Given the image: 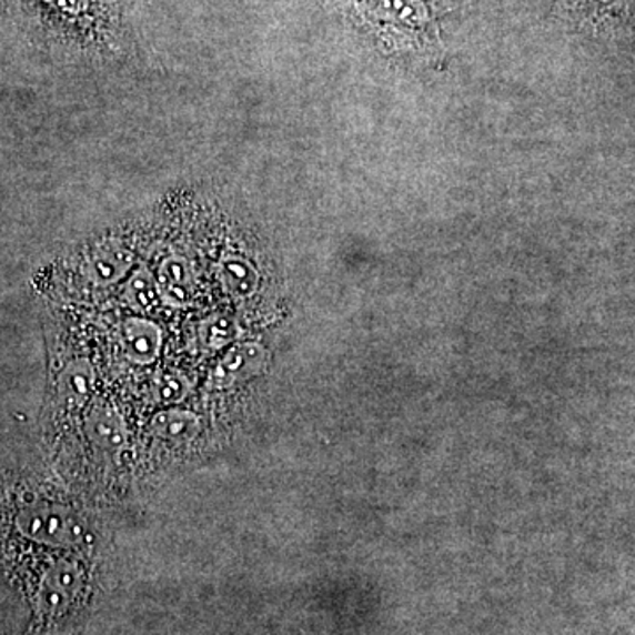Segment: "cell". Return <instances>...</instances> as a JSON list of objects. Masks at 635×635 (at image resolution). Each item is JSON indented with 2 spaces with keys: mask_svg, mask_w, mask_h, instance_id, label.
I'll return each instance as SVG.
<instances>
[{
  "mask_svg": "<svg viewBox=\"0 0 635 635\" xmlns=\"http://www.w3.org/2000/svg\"><path fill=\"white\" fill-rule=\"evenodd\" d=\"M218 275H220L224 290L233 299L244 301V299H251L256 293L258 281H260L258 271L253 263L241 254H224L220 265H218Z\"/></svg>",
  "mask_w": 635,
  "mask_h": 635,
  "instance_id": "30bf717a",
  "label": "cell"
},
{
  "mask_svg": "<svg viewBox=\"0 0 635 635\" xmlns=\"http://www.w3.org/2000/svg\"><path fill=\"white\" fill-rule=\"evenodd\" d=\"M124 301L129 308L140 313H152L161 304V293H159L158 280L154 274L147 269H138L131 274L124 286Z\"/></svg>",
  "mask_w": 635,
  "mask_h": 635,
  "instance_id": "8fae6325",
  "label": "cell"
},
{
  "mask_svg": "<svg viewBox=\"0 0 635 635\" xmlns=\"http://www.w3.org/2000/svg\"><path fill=\"white\" fill-rule=\"evenodd\" d=\"M159 293L167 304L182 308L193 299L196 274L191 263L182 256H170L158 269Z\"/></svg>",
  "mask_w": 635,
  "mask_h": 635,
  "instance_id": "52a82bcc",
  "label": "cell"
},
{
  "mask_svg": "<svg viewBox=\"0 0 635 635\" xmlns=\"http://www.w3.org/2000/svg\"><path fill=\"white\" fill-rule=\"evenodd\" d=\"M190 391L191 380L179 370L161 371L152 383V394L161 403H179Z\"/></svg>",
  "mask_w": 635,
  "mask_h": 635,
  "instance_id": "4fadbf2b",
  "label": "cell"
},
{
  "mask_svg": "<svg viewBox=\"0 0 635 635\" xmlns=\"http://www.w3.org/2000/svg\"><path fill=\"white\" fill-rule=\"evenodd\" d=\"M82 583V574L71 562H57L48 568L39 586V605L47 613H61L73 602Z\"/></svg>",
  "mask_w": 635,
  "mask_h": 635,
  "instance_id": "277c9868",
  "label": "cell"
},
{
  "mask_svg": "<svg viewBox=\"0 0 635 635\" xmlns=\"http://www.w3.org/2000/svg\"><path fill=\"white\" fill-rule=\"evenodd\" d=\"M134 256L122 242H108L87 258L85 275L98 286H110L124 280Z\"/></svg>",
  "mask_w": 635,
  "mask_h": 635,
  "instance_id": "8992f818",
  "label": "cell"
},
{
  "mask_svg": "<svg viewBox=\"0 0 635 635\" xmlns=\"http://www.w3.org/2000/svg\"><path fill=\"white\" fill-rule=\"evenodd\" d=\"M122 353L131 364L151 365L163 349V332L149 318L133 316L122 322L119 332Z\"/></svg>",
  "mask_w": 635,
  "mask_h": 635,
  "instance_id": "3957f363",
  "label": "cell"
},
{
  "mask_svg": "<svg viewBox=\"0 0 635 635\" xmlns=\"http://www.w3.org/2000/svg\"><path fill=\"white\" fill-rule=\"evenodd\" d=\"M263 356H265V352L260 344H233L221 356V361L215 364L209 380H211L212 385L221 386V389L236 385V383L244 382L245 379L258 373V370L262 367Z\"/></svg>",
  "mask_w": 635,
  "mask_h": 635,
  "instance_id": "5b68a950",
  "label": "cell"
},
{
  "mask_svg": "<svg viewBox=\"0 0 635 635\" xmlns=\"http://www.w3.org/2000/svg\"><path fill=\"white\" fill-rule=\"evenodd\" d=\"M14 524L20 535L48 547L71 550L83 544L87 526L80 515L62 505L32 503L18 512Z\"/></svg>",
  "mask_w": 635,
  "mask_h": 635,
  "instance_id": "6da1fadb",
  "label": "cell"
},
{
  "mask_svg": "<svg viewBox=\"0 0 635 635\" xmlns=\"http://www.w3.org/2000/svg\"><path fill=\"white\" fill-rule=\"evenodd\" d=\"M85 433L95 451L104 457H119L128 443L124 419L110 403H95L87 413Z\"/></svg>",
  "mask_w": 635,
  "mask_h": 635,
  "instance_id": "7a4b0ae2",
  "label": "cell"
},
{
  "mask_svg": "<svg viewBox=\"0 0 635 635\" xmlns=\"http://www.w3.org/2000/svg\"><path fill=\"white\" fill-rule=\"evenodd\" d=\"M200 416L190 410L168 409L155 413L149 424V431L154 439L168 443V445H188L200 433Z\"/></svg>",
  "mask_w": 635,
  "mask_h": 635,
  "instance_id": "ba28073f",
  "label": "cell"
},
{
  "mask_svg": "<svg viewBox=\"0 0 635 635\" xmlns=\"http://www.w3.org/2000/svg\"><path fill=\"white\" fill-rule=\"evenodd\" d=\"M95 386V373L91 362L77 359L69 362L59 379V395L69 410L83 409Z\"/></svg>",
  "mask_w": 635,
  "mask_h": 635,
  "instance_id": "9c48e42d",
  "label": "cell"
},
{
  "mask_svg": "<svg viewBox=\"0 0 635 635\" xmlns=\"http://www.w3.org/2000/svg\"><path fill=\"white\" fill-rule=\"evenodd\" d=\"M239 334L241 331L233 318L215 314V316L206 318L205 322L200 325L198 340L205 350H223L230 346Z\"/></svg>",
  "mask_w": 635,
  "mask_h": 635,
  "instance_id": "7c38bea8",
  "label": "cell"
}]
</instances>
